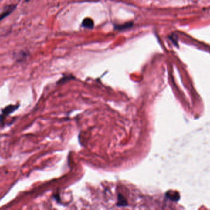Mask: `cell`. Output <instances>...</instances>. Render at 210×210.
<instances>
[{
  "mask_svg": "<svg viewBox=\"0 0 210 210\" xmlns=\"http://www.w3.org/2000/svg\"><path fill=\"white\" fill-rule=\"evenodd\" d=\"M132 22H127L121 25H115V29L118 30H123L125 29H127L132 27Z\"/></svg>",
  "mask_w": 210,
  "mask_h": 210,
  "instance_id": "obj_4",
  "label": "cell"
},
{
  "mask_svg": "<svg viewBox=\"0 0 210 210\" xmlns=\"http://www.w3.org/2000/svg\"><path fill=\"white\" fill-rule=\"evenodd\" d=\"M73 78H74V77H73V76H72V75L65 76H64L63 78H62L57 82V83H59V84L64 83H65V82H66V81H69V80H72V79H73Z\"/></svg>",
  "mask_w": 210,
  "mask_h": 210,
  "instance_id": "obj_6",
  "label": "cell"
},
{
  "mask_svg": "<svg viewBox=\"0 0 210 210\" xmlns=\"http://www.w3.org/2000/svg\"><path fill=\"white\" fill-rule=\"evenodd\" d=\"M16 8V5H9L5 8L3 13L1 15V20H2L4 18L6 17L9 15L11 12L14 11V10Z\"/></svg>",
  "mask_w": 210,
  "mask_h": 210,
  "instance_id": "obj_2",
  "label": "cell"
},
{
  "mask_svg": "<svg viewBox=\"0 0 210 210\" xmlns=\"http://www.w3.org/2000/svg\"><path fill=\"white\" fill-rule=\"evenodd\" d=\"M19 107V106H12V105H10V106H8L7 107H6L5 109H3L2 110V119L5 116H8L9 115H10L11 113H12L14 111H15L16 109H17Z\"/></svg>",
  "mask_w": 210,
  "mask_h": 210,
  "instance_id": "obj_1",
  "label": "cell"
},
{
  "mask_svg": "<svg viewBox=\"0 0 210 210\" xmlns=\"http://www.w3.org/2000/svg\"><path fill=\"white\" fill-rule=\"evenodd\" d=\"M94 22L90 18H86L83 20L82 22V26L86 29H91L94 27Z\"/></svg>",
  "mask_w": 210,
  "mask_h": 210,
  "instance_id": "obj_3",
  "label": "cell"
},
{
  "mask_svg": "<svg viewBox=\"0 0 210 210\" xmlns=\"http://www.w3.org/2000/svg\"><path fill=\"white\" fill-rule=\"evenodd\" d=\"M127 202L124 199V197H123L122 195L119 194L118 195V202L117 203V205L118 206H127Z\"/></svg>",
  "mask_w": 210,
  "mask_h": 210,
  "instance_id": "obj_5",
  "label": "cell"
}]
</instances>
